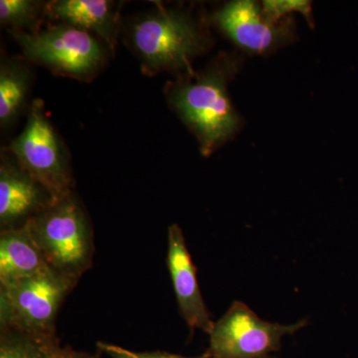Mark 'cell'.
<instances>
[{"mask_svg":"<svg viewBox=\"0 0 358 358\" xmlns=\"http://www.w3.org/2000/svg\"><path fill=\"white\" fill-rule=\"evenodd\" d=\"M26 224L51 268L79 281L93 265V229L73 194L52 202Z\"/></svg>","mask_w":358,"mask_h":358,"instance_id":"6da1fadb","label":"cell"},{"mask_svg":"<svg viewBox=\"0 0 358 358\" xmlns=\"http://www.w3.org/2000/svg\"><path fill=\"white\" fill-rule=\"evenodd\" d=\"M78 280L48 268L38 274L0 286V329L41 338L56 336V319Z\"/></svg>","mask_w":358,"mask_h":358,"instance_id":"7a4b0ae2","label":"cell"},{"mask_svg":"<svg viewBox=\"0 0 358 358\" xmlns=\"http://www.w3.org/2000/svg\"><path fill=\"white\" fill-rule=\"evenodd\" d=\"M171 101L196 134L204 155L227 140L239 124L221 70L209 71L195 81L178 85L171 93Z\"/></svg>","mask_w":358,"mask_h":358,"instance_id":"3957f363","label":"cell"},{"mask_svg":"<svg viewBox=\"0 0 358 358\" xmlns=\"http://www.w3.org/2000/svg\"><path fill=\"white\" fill-rule=\"evenodd\" d=\"M131 39L150 73L189 70V61L202 48L201 35L183 14L160 10L136 21Z\"/></svg>","mask_w":358,"mask_h":358,"instance_id":"277c9868","label":"cell"},{"mask_svg":"<svg viewBox=\"0 0 358 358\" xmlns=\"http://www.w3.org/2000/svg\"><path fill=\"white\" fill-rule=\"evenodd\" d=\"M306 326V320L289 326L266 322L246 303L235 301L214 324L206 353L210 358L266 357L280 350L282 336Z\"/></svg>","mask_w":358,"mask_h":358,"instance_id":"5b68a950","label":"cell"},{"mask_svg":"<svg viewBox=\"0 0 358 358\" xmlns=\"http://www.w3.org/2000/svg\"><path fill=\"white\" fill-rule=\"evenodd\" d=\"M10 150L23 171L43 186L55 201L72 194L67 162L39 101L33 103L24 131L11 143Z\"/></svg>","mask_w":358,"mask_h":358,"instance_id":"8992f818","label":"cell"},{"mask_svg":"<svg viewBox=\"0 0 358 358\" xmlns=\"http://www.w3.org/2000/svg\"><path fill=\"white\" fill-rule=\"evenodd\" d=\"M13 35L28 58L68 76H91L103 60V50L96 40L74 26H56L35 34L17 31Z\"/></svg>","mask_w":358,"mask_h":358,"instance_id":"52a82bcc","label":"cell"},{"mask_svg":"<svg viewBox=\"0 0 358 358\" xmlns=\"http://www.w3.org/2000/svg\"><path fill=\"white\" fill-rule=\"evenodd\" d=\"M166 265L178 301L181 317L189 327L190 333L201 329L210 334L215 322H212L207 310L199 281L196 266L186 247L182 230L178 224L169 226L167 233Z\"/></svg>","mask_w":358,"mask_h":358,"instance_id":"ba28073f","label":"cell"},{"mask_svg":"<svg viewBox=\"0 0 358 358\" xmlns=\"http://www.w3.org/2000/svg\"><path fill=\"white\" fill-rule=\"evenodd\" d=\"M214 20L239 46L256 53L271 50L289 36V27L270 22L248 0L228 3Z\"/></svg>","mask_w":358,"mask_h":358,"instance_id":"9c48e42d","label":"cell"},{"mask_svg":"<svg viewBox=\"0 0 358 358\" xmlns=\"http://www.w3.org/2000/svg\"><path fill=\"white\" fill-rule=\"evenodd\" d=\"M50 193L24 171L6 164L0 169V227L1 231L24 226L52 202Z\"/></svg>","mask_w":358,"mask_h":358,"instance_id":"30bf717a","label":"cell"},{"mask_svg":"<svg viewBox=\"0 0 358 358\" xmlns=\"http://www.w3.org/2000/svg\"><path fill=\"white\" fill-rule=\"evenodd\" d=\"M50 268L27 224L0 233V286L13 284Z\"/></svg>","mask_w":358,"mask_h":358,"instance_id":"8fae6325","label":"cell"},{"mask_svg":"<svg viewBox=\"0 0 358 358\" xmlns=\"http://www.w3.org/2000/svg\"><path fill=\"white\" fill-rule=\"evenodd\" d=\"M50 13L68 25L92 30L110 46L115 45L117 16L112 2L106 0H61L51 3Z\"/></svg>","mask_w":358,"mask_h":358,"instance_id":"7c38bea8","label":"cell"},{"mask_svg":"<svg viewBox=\"0 0 358 358\" xmlns=\"http://www.w3.org/2000/svg\"><path fill=\"white\" fill-rule=\"evenodd\" d=\"M60 345L57 336L41 338L13 329H0V358H48Z\"/></svg>","mask_w":358,"mask_h":358,"instance_id":"4fadbf2b","label":"cell"},{"mask_svg":"<svg viewBox=\"0 0 358 358\" xmlns=\"http://www.w3.org/2000/svg\"><path fill=\"white\" fill-rule=\"evenodd\" d=\"M27 76L20 68L4 65L0 72V121H11L24 101Z\"/></svg>","mask_w":358,"mask_h":358,"instance_id":"5bb4252c","label":"cell"},{"mask_svg":"<svg viewBox=\"0 0 358 358\" xmlns=\"http://www.w3.org/2000/svg\"><path fill=\"white\" fill-rule=\"evenodd\" d=\"M36 20V3L27 0H1L0 20L14 27L31 25Z\"/></svg>","mask_w":358,"mask_h":358,"instance_id":"9a60e30c","label":"cell"},{"mask_svg":"<svg viewBox=\"0 0 358 358\" xmlns=\"http://www.w3.org/2000/svg\"><path fill=\"white\" fill-rule=\"evenodd\" d=\"M301 13L310 20V14H312V6L310 1L305 0H268L264 2L263 14L267 20L270 22L275 23L278 20H281L282 16L287 13Z\"/></svg>","mask_w":358,"mask_h":358,"instance_id":"2e32d148","label":"cell"},{"mask_svg":"<svg viewBox=\"0 0 358 358\" xmlns=\"http://www.w3.org/2000/svg\"><path fill=\"white\" fill-rule=\"evenodd\" d=\"M98 350L101 352L107 353L110 358H210L206 352L199 357H186L182 355H173L166 352H136L131 350L122 348L121 346L110 345V343H102L99 341L96 343Z\"/></svg>","mask_w":358,"mask_h":358,"instance_id":"e0dca14e","label":"cell"},{"mask_svg":"<svg viewBox=\"0 0 358 358\" xmlns=\"http://www.w3.org/2000/svg\"><path fill=\"white\" fill-rule=\"evenodd\" d=\"M48 358H101V355L100 353L91 355V353L77 352L69 346L62 348L61 345H58L51 350Z\"/></svg>","mask_w":358,"mask_h":358,"instance_id":"ac0fdd59","label":"cell"},{"mask_svg":"<svg viewBox=\"0 0 358 358\" xmlns=\"http://www.w3.org/2000/svg\"><path fill=\"white\" fill-rule=\"evenodd\" d=\"M263 358H275V357H271V355H268V357H263Z\"/></svg>","mask_w":358,"mask_h":358,"instance_id":"d6986e66","label":"cell"}]
</instances>
